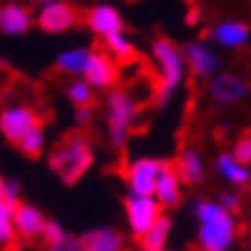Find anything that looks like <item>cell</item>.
Listing matches in <instances>:
<instances>
[{"label": "cell", "instance_id": "6da1fadb", "mask_svg": "<svg viewBox=\"0 0 251 251\" xmlns=\"http://www.w3.org/2000/svg\"><path fill=\"white\" fill-rule=\"evenodd\" d=\"M194 219H196V242L205 249L228 251L240 235V221L233 210L221 205L217 198H196L194 203Z\"/></svg>", "mask_w": 251, "mask_h": 251}, {"label": "cell", "instance_id": "7a4b0ae2", "mask_svg": "<svg viewBox=\"0 0 251 251\" xmlns=\"http://www.w3.org/2000/svg\"><path fill=\"white\" fill-rule=\"evenodd\" d=\"M150 60L157 72V90L154 101L159 106H166L168 101L177 95V90L184 85L189 76V67L184 60L182 46H177L173 39L157 37L150 44Z\"/></svg>", "mask_w": 251, "mask_h": 251}, {"label": "cell", "instance_id": "3957f363", "mask_svg": "<svg viewBox=\"0 0 251 251\" xmlns=\"http://www.w3.org/2000/svg\"><path fill=\"white\" fill-rule=\"evenodd\" d=\"M95 164V145L83 131L67 134L49 152V168L65 184H76Z\"/></svg>", "mask_w": 251, "mask_h": 251}, {"label": "cell", "instance_id": "277c9868", "mask_svg": "<svg viewBox=\"0 0 251 251\" xmlns=\"http://www.w3.org/2000/svg\"><path fill=\"white\" fill-rule=\"evenodd\" d=\"M104 115H106V141L113 150H122L129 141L141 115V104L127 88H111L104 97Z\"/></svg>", "mask_w": 251, "mask_h": 251}, {"label": "cell", "instance_id": "5b68a950", "mask_svg": "<svg viewBox=\"0 0 251 251\" xmlns=\"http://www.w3.org/2000/svg\"><path fill=\"white\" fill-rule=\"evenodd\" d=\"M122 210H125V221H127V230L131 235L141 237L145 230L159 219V214L164 212V207L152 194H131L127 191V196L122 201Z\"/></svg>", "mask_w": 251, "mask_h": 251}, {"label": "cell", "instance_id": "8992f818", "mask_svg": "<svg viewBox=\"0 0 251 251\" xmlns=\"http://www.w3.org/2000/svg\"><path fill=\"white\" fill-rule=\"evenodd\" d=\"M42 125L39 111L25 101H12L0 108V134L9 143H19L25 134Z\"/></svg>", "mask_w": 251, "mask_h": 251}, {"label": "cell", "instance_id": "52a82bcc", "mask_svg": "<svg viewBox=\"0 0 251 251\" xmlns=\"http://www.w3.org/2000/svg\"><path fill=\"white\" fill-rule=\"evenodd\" d=\"M249 81L237 72H217L207 78V95L217 106H237L249 97Z\"/></svg>", "mask_w": 251, "mask_h": 251}, {"label": "cell", "instance_id": "ba28073f", "mask_svg": "<svg viewBox=\"0 0 251 251\" xmlns=\"http://www.w3.org/2000/svg\"><path fill=\"white\" fill-rule=\"evenodd\" d=\"M182 51L191 76L207 81L217 72H221V55L210 39H189L182 46Z\"/></svg>", "mask_w": 251, "mask_h": 251}, {"label": "cell", "instance_id": "9c48e42d", "mask_svg": "<svg viewBox=\"0 0 251 251\" xmlns=\"http://www.w3.org/2000/svg\"><path fill=\"white\" fill-rule=\"evenodd\" d=\"M166 159L141 154L127 161L125 166V184L131 194H154V184L159 177V171Z\"/></svg>", "mask_w": 251, "mask_h": 251}, {"label": "cell", "instance_id": "30bf717a", "mask_svg": "<svg viewBox=\"0 0 251 251\" xmlns=\"http://www.w3.org/2000/svg\"><path fill=\"white\" fill-rule=\"evenodd\" d=\"M76 23H78V9L67 0L42 5L35 12V25L46 35H65V32L74 30Z\"/></svg>", "mask_w": 251, "mask_h": 251}, {"label": "cell", "instance_id": "8fae6325", "mask_svg": "<svg viewBox=\"0 0 251 251\" xmlns=\"http://www.w3.org/2000/svg\"><path fill=\"white\" fill-rule=\"evenodd\" d=\"M83 78L95 88V90L108 92L111 88L118 85L120 81V69H118V60L113 55H108L104 49H92L90 62L85 67Z\"/></svg>", "mask_w": 251, "mask_h": 251}, {"label": "cell", "instance_id": "7c38bea8", "mask_svg": "<svg viewBox=\"0 0 251 251\" xmlns=\"http://www.w3.org/2000/svg\"><path fill=\"white\" fill-rule=\"evenodd\" d=\"M83 23L85 28L99 39L125 30V16L111 2H95V5H90L83 14Z\"/></svg>", "mask_w": 251, "mask_h": 251}, {"label": "cell", "instance_id": "4fadbf2b", "mask_svg": "<svg viewBox=\"0 0 251 251\" xmlns=\"http://www.w3.org/2000/svg\"><path fill=\"white\" fill-rule=\"evenodd\" d=\"M210 42L224 51H237L251 42V28L242 19H221L210 25Z\"/></svg>", "mask_w": 251, "mask_h": 251}, {"label": "cell", "instance_id": "5bb4252c", "mask_svg": "<svg viewBox=\"0 0 251 251\" xmlns=\"http://www.w3.org/2000/svg\"><path fill=\"white\" fill-rule=\"evenodd\" d=\"M35 28V12L30 5L19 2V0H9V2H0V32L7 37H21L25 32Z\"/></svg>", "mask_w": 251, "mask_h": 251}, {"label": "cell", "instance_id": "9a60e30c", "mask_svg": "<svg viewBox=\"0 0 251 251\" xmlns=\"http://www.w3.org/2000/svg\"><path fill=\"white\" fill-rule=\"evenodd\" d=\"M184 187H187V184L182 182V177L177 175L173 164H171V161H164V166H161V171H159V177H157V184H154L152 196L159 201L164 210H173V207H177L182 203Z\"/></svg>", "mask_w": 251, "mask_h": 251}, {"label": "cell", "instance_id": "2e32d148", "mask_svg": "<svg viewBox=\"0 0 251 251\" xmlns=\"http://www.w3.org/2000/svg\"><path fill=\"white\" fill-rule=\"evenodd\" d=\"M46 214L28 201H19L14 207V228L21 240H42L46 226Z\"/></svg>", "mask_w": 251, "mask_h": 251}, {"label": "cell", "instance_id": "e0dca14e", "mask_svg": "<svg viewBox=\"0 0 251 251\" xmlns=\"http://www.w3.org/2000/svg\"><path fill=\"white\" fill-rule=\"evenodd\" d=\"M173 166H175L177 175L182 177V182L187 184V187H196V184H201L207 175L205 157H203V152H201L198 148H194V145H184L182 150L177 152V157H175Z\"/></svg>", "mask_w": 251, "mask_h": 251}, {"label": "cell", "instance_id": "ac0fdd59", "mask_svg": "<svg viewBox=\"0 0 251 251\" xmlns=\"http://www.w3.org/2000/svg\"><path fill=\"white\" fill-rule=\"evenodd\" d=\"M214 173L235 189H244L251 184V166L242 164L233 152H219L214 157Z\"/></svg>", "mask_w": 251, "mask_h": 251}, {"label": "cell", "instance_id": "d6986e66", "mask_svg": "<svg viewBox=\"0 0 251 251\" xmlns=\"http://www.w3.org/2000/svg\"><path fill=\"white\" fill-rule=\"evenodd\" d=\"M90 55H92V49L90 46H67L55 53V60H53V67L65 74V76H83L85 74V67L90 62Z\"/></svg>", "mask_w": 251, "mask_h": 251}, {"label": "cell", "instance_id": "ffe728a7", "mask_svg": "<svg viewBox=\"0 0 251 251\" xmlns=\"http://www.w3.org/2000/svg\"><path fill=\"white\" fill-rule=\"evenodd\" d=\"M81 242L88 251H125V235L113 226H99L88 230L81 237Z\"/></svg>", "mask_w": 251, "mask_h": 251}, {"label": "cell", "instance_id": "44dd1931", "mask_svg": "<svg viewBox=\"0 0 251 251\" xmlns=\"http://www.w3.org/2000/svg\"><path fill=\"white\" fill-rule=\"evenodd\" d=\"M171 233H173V219H171L166 212H161L159 219L154 221L152 226L138 237L141 251H159V249H164V247L168 244V240H171Z\"/></svg>", "mask_w": 251, "mask_h": 251}, {"label": "cell", "instance_id": "7402d4cb", "mask_svg": "<svg viewBox=\"0 0 251 251\" xmlns=\"http://www.w3.org/2000/svg\"><path fill=\"white\" fill-rule=\"evenodd\" d=\"M14 207L16 203L5 194V184L0 177V247H12L19 237L14 228Z\"/></svg>", "mask_w": 251, "mask_h": 251}, {"label": "cell", "instance_id": "603a6c76", "mask_svg": "<svg viewBox=\"0 0 251 251\" xmlns=\"http://www.w3.org/2000/svg\"><path fill=\"white\" fill-rule=\"evenodd\" d=\"M101 44H104V51L108 55H113L118 62H131L136 58V44H134V39L127 30L108 35V37L101 39Z\"/></svg>", "mask_w": 251, "mask_h": 251}, {"label": "cell", "instance_id": "cb8c5ba5", "mask_svg": "<svg viewBox=\"0 0 251 251\" xmlns=\"http://www.w3.org/2000/svg\"><path fill=\"white\" fill-rule=\"evenodd\" d=\"M95 88H92L83 76H74L69 78L67 85H65V97L67 101L72 104L74 108L78 106H92V101H95Z\"/></svg>", "mask_w": 251, "mask_h": 251}, {"label": "cell", "instance_id": "d4e9b609", "mask_svg": "<svg viewBox=\"0 0 251 251\" xmlns=\"http://www.w3.org/2000/svg\"><path fill=\"white\" fill-rule=\"evenodd\" d=\"M16 148L21 150V154H25V157H30V159H37V157H42L46 150V131L44 127L39 125V127H35V129H30L25 136L16 143Z\"/></svg>", "mask_w": 251, "mask_h": 251}, {"label": "cell", "instance_id": "484cf974", "mask_svg": "<svg viewBox=\"0 0 251 251\" xmlns=\"http://www.w3.org/2000/svg\"><path fill=\"white\" fill-rule=\"evenodd\" d=\"M67 237V230L62 228L60 221L55 219H49L44 226V233H42V242L44 244H55V242H62Z\"/></svg>", "mask_w": 251, "mask_h": 251}, {"label": "cell", "instance_id": "4316f807", "mask_svg": "<svg viewBox=\"0 0 251 251\" xmlns=\"http://www.w3.org/2000/svg\"><path fill=\"white\" fill-rule=\"evenodd\" d=\"M230 152L235 154L242 164H249L251 166V134H244V136L237 138L235 143H233V150H230Z\"/></svg>", "mask_w": 251, "mask_h": 251}, {"label": "cell", "instance_id": "83f0119b", "mask_svg": "<svg viewBox=\"0 0 251 251\" xmlns=\"http://www.w3.org/2000/svg\"><path fill=\"white\" fill-rule=\"evenodd\" d=\"M39 251H83V242L81 237H72L67 235L62 242H55V244H44Z\"/></svg>", "mask_w": 251, "mask_h": 251}, {"label": "cell", "instance_id": "f1b7e54d", "mask_svg": "<svg viewBox=\"0 0 251 251\" xmlns=\"http://www.w3.org/2000/svg\"><path fill=\"white\" fill-rule=\"evenodd\" d=\"M219 201L221 205H226L228 210H233V212H237L240 207H242V196H240V191L233 187V189H226L219 194Z\"/></svg>", "mask_w": 251, "mask_h": 251}, {"label": "cell", "instance_id": "f546056e", "mask_svg": "<svg viewBox=\"0 0 251 251\" xmlns=\"http://www.w3.org/2000/svg\"><path fill=\"white\" fill-rule=\"evenodd\" d=\"M92 118H95L92 106H78V108H74V125H76V127H81V129H85V127L90 125Z\"/></svg>", "mask_w": 251, "mask_h": 251}, {"label": "cell", "instance_id": "4dcf8cb0", "mask_svg": "<svg viewBox=\"0 0 251 251\" xmlns=\"http://www.w3.org/2000/svg\"><path fill=\"white\" fill-rule=\"evenodd\" d=\"M32 5H37V7H42V5H49V2H60V0H30Z\"/></svg>", "mask_w": 251, "mask_h": 251}, {"label": "cell", "instance_id": "1f68e13d", "mask_svg": "<svg viewBox=\"0 0 251 251\" xmlns=\"http://www.w3.org/2000/svg\"><path fill=\"white\" fill-rule=\"evenodd\" d=\"M159 251H182V249H168V247H164V249H159Z\"/></svg>", "mask_w": 251, "mask_h": 251}, {"label": "cell", "instance_id": "d6a6232c", "mask_svg": "<svg viewBox=\"0 0 251 251\" xmlns=\"http://www.w3.org/2000/svg\"><path fill=\"white\" fill-rule=\"evenodd\" d=\"M205 251H219V249H205Z\"/></svg>", "mask_w": 251, "mask_h": 251}, {"label": "cell", "instance_id": "836d02e7", "mask_svg": "<svg viewBox=\"0 0 251 251\" xmlns=\"http://www.w3.org/2000/svg\"><path fill=\"white\" fill-rule=\"evenodd\" d=\"M249 226H251V212H249Z\"/></svg>", "mask_w": 251, "mask_h": 251}, {"label": "cell", "instance_id": "e575fe53", "mask_svg": "<svg viewBox=\"0 0 251 251\" xmlns=\"http://www.w3.org/2000/svg\"><path fill=\"white\" fill-rule=\"evenodd\" d=\"M0 2H9V0H0Z\"/></svg>", "mask_w": 251, "mask_h": 251}, {"label": "cell", "instance_id": "d590c367", "mask_svg": "<svg viewBox=\"0 0 251 251\" xmlns=\"http://www.w3.org/2000/svg\"><path fill=\"white\" fill-rule=\"evenodd\" d=\"M249 251H251V242H249Z\"/></svg>", "mask_w": 251, "mask_h": 251}, {"label": "cell", "instance_id": "8d00e7d4", "mask_svg": "<svg viewBox=\"0 0 251 251\" xmlns=\"http://www.w3.org/2000/svg\"><path fill=\"white\" fill-rule=\"evenodd\" d=\"M0 67H2V62H0Z\"/></svg>", "mask_w": 251, "mask_h": 251}, {"label": "cell", "instance_id": "74e56055", "mask_svg": "<svg viewBox=\"0 0 251 251\" xmlns=\"http://www.w3.org/2000/svg\"><path fill=\"white\" fill-rule=\"evenodd\" d=\"M83 251H88V249H83Z\"/></svg>", "mask_w": 251, "mask_h": 251}]
</instances>
